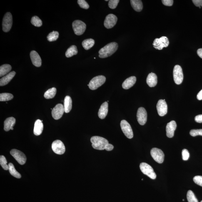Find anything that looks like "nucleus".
<instances>
[{
    "instance_id": "f257e3e1",
    "label": "nucleus",
    "mask_w": 202,
    "mask_h": 202,
    "mask_svg": "<svg viewBox=\"0 0 202 202\" xmlns=\"http://www.w3.org/2000/svg\"><path fill=\"white\" fill-rule=\"evenodd\" d=\"M118 47V44L116 42L108 43L101 48L98 52L99 57L105 58L111 56L117 51Z\"/></svg>"
},
{
    "instance_id": "f03ea898",
    "label": "nucleus",
    "mask_w": 202,
    "mask_h": 202,
    "mask_svg": "<svg viewBox=\"0 0 202 202\" xmlns=\"http://www.w3.org/2000/svg\"><path fill=\"white\" fill-rule=\"evenodd\" d=\"M92 146L95 149L103 150L105 149L108 141L106 138L101 137L93 136L91 138Z\"/></svg>"
},
{
    "instance_id": "7ed1b4c3",
    "label": "nucleus",
    "mask_w": 202,
    "mask_h": 202,
    "mask_svg": "<svg viewBox=\"0 0 202 202\" xmlns=\"http://www.w3.org/2000/svg\"><path fill=\"white\" fill-rule=\"evenodd\" d=\"M106 80V78L104 76H97L91 80L88 86H89L90 89L94 90L104 84Z\"/></svg>"
},
{
    "instance_id": "20e7f679",
    "label": "nucleus",
    "mask_w": 202,
    "mask_h": 202,
    "mask_svg": "<svg viewBox=\"0 0 202 202\" xmlns=\"http://www.w3.org/2000/svg\"><path fill=\"white\" fill-rule=\"evenodd\" d=\"M72 27L75 34L77 35H81L86 31V25L83 21L76 20L73 22Z\"/></svg>"
},
{
    "instance_id": "39448f33",
    "label": "nucleus",
    "mask_w": 202,
    "mask_h": 202,
    "mask_svg": "<svg viewBox=\"0 0 202 202\" xmlns=\"http://www.w3.org/2000/svg\"><path fill=\"white\" fill-rule=\"evenodd\" d=\"M140 168L143 173L147 175L151 179H155L156 178V174L153 171V168L148 163H141L140 165Z\"/></svg>"
},
{
    "instance_id": "423d86ee",
    "label": "nucleus",
    "mask_w": 202,
    "mask_h": 202,
    "mask_svg": "<svg viewBox=\"0 0 202 202\" xmlns=\"http://www.w3.org/2000/svg\"><path fill=\"white\" fill-rule=\"evenodd\" d=\"M174 80L177 85L181 84L182 83L183 75L182 69L179 65H177L174 66L173 71Z\"/></svg>"
},
{
    "instance_id": "0eeeda50",
    "label": "nucleus",
    "mask_w": 202,
    "mask_h": 202,
    "mask_svg": "<svg viewBox=\"0 0 202 202\" xmlns=\"http://www.w3.org/2000/svg\"><path fill=\"white\" fill-rule=\"evenodd\" d=\"M169 44L168 38L166 36H162L160 38L155 39L153 41V45L155 49L162 50L163 48L167 47Z\"/></svg>"
},
{
    "instance_id": "6e6552de",
    "label": "nucleus",
    "mask_w": 202,
    "mask_h": 202,
    "mask_svg": "<svg viewBox=\"0 0 202 202\" xmlns=\"http://www.w3.org/2000/svg\"><path fill=\"white\" fill-rule=\"evenodd\" d=\"M13 25V17L11 13H7L5 15L2 21L3 31L7 32L11 29Z\"/></svg>"
},
{
    "instance_id": "1a4fd4ad",
    "label": "nucleus",
    "mask_w": 202,
    "mask_h": 202,
    "mask_svg": "<svg viewBox=\"0 0 202 202\" xmlns=\"http://www.w3.org/2000/svg\"><path fill=\"white\" fill-rule=\"evenodd\" d=\"M152 157L155 161L159 163L163 162L164 159V154L162 150L157 148L152 149L151 151Z\"/></svg>"
},
{
    "instance_id": "9d476101",
    "label": "nucleus",
    "mask_w": 202,
    "mask_h": 202,
    "mask_svg": "<svg viewBox=\"0 0 202 202\" xmlns=\"http://www.w3.org/2000/svg\"><path fill=\"white\" fill-rule=\"evenodd\" d=\"M10 154L18 163L24 165L26 163V157L22 152L16 149H13L10 151Z\"/></svg>"
},
{
    "instance_id": "9b49d317",
    "label": "nucleus",
    "mask_w": 202,
    "mask_h": 202,
    "mask_svg": "<svg viewBox=\"0 0 202 202\" xmlns=\"http://www.w3.org/2000/svg\"><path fill=\"white\" fill-rule=\"evenodd\" d=\"M122 130L125 136L129 139L133 138V133L132 129L129 123L126 120H123L120 123Z\"/></svg>"
},
{
    "instance_id": "f8f14e48",
    "label": "nucleus",
    "mask_w": 202,
    "mask_h": 202,
    "mask_svg": "<svg viewBox=\"0 0 202 202\" xmlns=\"http://www.w3.org/2000/svg\"><path fill=\"white\" fill-rule=\"evenodd\" d=\"M52 149L55 153L58 155L64 154L65 152V147L63 143L60 140H56L52 144Z\"/></svg>"
},
{
    "instance_id": "ddd939ff",
    "label": "nucleus",
    "mask_w": 202,
    "mask_h": 202,
    "mask_svg": "<svg viewBox=\"0 0 202 202\" xmlns=\"http://www.w3.org/2000/svg\"><path fill=\"white\" fill-rule=\"evenodd\" d=\"M64 112V106L61 104L57 105L52 111V116L54 119H61Z\"/></svg>"
},
{
    "instance_id": "4468645a",
    "label": "nucleus",
    "mask_w": 202,
    "mask_h": 202,
    "mask_svg": "<svg viewBox=\"0 0 202 202\" xmlns=\"http://www.w3.org/2000/svg\"><path fill=\"white\" fill-rule=\"evenodd\" d=\"M118 20L117 17L113 14H109L106 16L104 21V26L108 29H111L116 24Z\"/></svg>"
},
{
    "instance_id": "2eb2a0df",
    "label": "nucleus",
    "mask_w": 202,
    "mask_h": 202,
    "mask_svg": "<svg viewBox=\"0 0 202 202\" xmlns=\"http://www.w3.org/2000/svg\"><path fill=\"white\" fill-rule=\"evenodd\" d=\"M137 117L138 123L140 125L143 126L146 123L147 120V113L144 108L141 107L138 108Z\"/></svg>"
},
{
    "instance_id": "dca6fc26",
    "label": "nucleus",
    "mask_w": 202,
    "mask_h": 202,
    "mask_svg": "<svg viewBox=\"0 0 202 202\" xmlns=\"http://www.w3.org/2000/svg\"><path fill=\"white\" fill-rule=\"evenodd\" d=\"M156 108L158 115L160 116H165L167 112V105L165 100H160L156 105Z\"/></svg>"
},
{
    "instance_id": "f3484780",
    "label": "nucleus",
    "mask_w": 202,
    "mask_h": 202,
    "mask_svg": "<svg viewBox=\"0 0 202 202\" xmlns=\"http://www.w3.org/2000/svg\"><path fill=\"white\" fill-rule=\"evenodd\" d=\"M177 127V124L174 121H170L168 123L166 126V135L169 138H173L174 135V133Z\"/></svg>"
},
{
    "instance_id": "a211bd4d",
    "label": "nucleus",
    "mask_w": 202,
    "mask_h": 202,
    "mask_svg": "<svg viewBox=\"0 0 202 202\" xmlns=\"http://www.w3.org/2000/svg\"><path fill=\"white\" fill-rule=\"evenodd\" d=\"M30 57L33 64L37 67H39L42 64V60L39 55L36 51H32L30 53Z\"/></svg>"
},
{
    "instance_id": "6ab92c4d",
    "label": "nucleus",
    "mask_w": 202,
    "mask_h": 202,
    "mask_svg": "<svg viewBox=\"0 0 202 202\" xmlns=\"http://www.w3.org/2000/svg\"><path fill=\"white\" fill-rule=\"evenodd\" d=\"M16 119L13 117L7 118L5 120L4 123V130L6 131H8L10 130H13V127L16 123Z\"/></svg>"
},
{
    "instance_id": "aec40b11",
    "label": "nucleus",
    "mask_w": 202,
    "mask_h": 202,
    "mask_svg": "<svg viewBox=\"0 0 202 202\" xmlns=\"http://www.w3.org/2000/svg\"><path fill=\"white\" fill-rule=\"evenodd\" d=\"M108 103L105 101L101 105L98 112V116L101 119H104L108 114Z\"/></svg>"
},
{
    "instance_id": "412c9836",
    "label": "nucleus",
    "mask_w": 202,
    "mask_h": 202,
    "mask_svg": "<svg viewBox=\"0 0 202 202\" xmlns=\"http://www.w3.org/2000/svg\"><path fill=\"white\" fill-rule=\"evenodd\" d=\"M16 72L14 71L8 73L0 80V86H3L8 84L16 75Z\"/></svg>"
},
{
    "instance_id": "4be33fe9",
    "label": "nucleus",
    "mask_w": 202,
    "mask_h": 202,
    "mask_svg": "<svg viewBox=\"0 0 202 202\" xmlns=\"http://www.w3.org/2000/svg\"><path fill=\"white\" fill-rule=\"evenodd\" d=\"M146 83L151 87L156 86L157 83V76L154 73H150L147 78Z\"/></svg>"
},
{
    "instance_id": "5701e85b",
    "label": "nucleus",
    "mask_w": 202,
    "mask_h": 202,
    "mask_svg": "<svg viewBox=\"0 0 202 202\" xmlns=\"http://www.w3.org/2000/svg\"><path fill=\"white\" fill-rule=\"evenodd\" d=\"M136 81V78L134 76L130 77L123 82L122 87L123 89H129L134 85Z\"/></svg>"
},
{
    "instance_id": "b1692460",
    "label": "nucleus",
    "mask_w": 202,
    "mask_h": 202,
    "mask_svg": "<svg viewBox=\"0 0 202 202\" xmlns=\"http://www.w3.org/2000/svg\"><path fill=\"white\" fill-rule=\"evenodd\" d=\"M43 129V125L41 120H37L35 123L33 133L36 136H39L42 133Z\"/></svg>"
},
{
    "instance_id": "393cba45",
    "label": "nucleus",
    "mask_w": 202,
    "mask_h": 202,
    "mask_svg": "<svg viewBox=\"0 0 202 202\" xmlns=\"http://www.w3.org/2000/svg\"><path fill=\"white\" fill-rule=\"evenodd\" d=\"M64 108L65 113H69L72 108V100L69 96H66L64 98Z\"/></svg>"
},
{
    "instance_id": "a878e982",
    "label": "nucleus",
    "mask_w": 202,
    "mask_h": 202,
    "mask_svg": "<svg viewBox=\"0 0 202 202\" xmlns=\"http://www.w3.org/2000/svg\"><path fill=\"white\" fill-rule=\"evenodd\" d=\"M132 7L135 11L141 12L143 8L142 2L141 0H131L130 1Z\"/></svg>"
},
{
    "instance_id": "bb28decb",
    "label": "nucleus",
    "mask_w": 202,
    "mask_h": 202,
    "mask_svg": "<svg viewBox=\"0 0 202 202\" xmlns=\"http://www.w3.org/2000/svg\"><path fill=\"white\" fill-rule=\"evenodd\" d=\"M12 67L10 65L5 64L2 65L0 67V77L4 76L8 74L10 72Z\"/></svg>"
},
{
    "instance_id": "cd10ccee",
    "label": "nucleus",
    "mask_w": 202,
    "mask_h": 202,
    "mask_svg": "<svg viewBox=\"0 0 202 202\" xmlns=\"http://www.w3.org/2000/svg\"><path fill=\"white\" fill-rule=\"evenodd\" d=\"M95 44V41L93 39H86L83 42L82 46L83 48L86 50L90 49Z\"/></svg>"
},
{
    "instance_id": "c85d7f7f",
    "label": "nucleus",
    "mask_w": 202,
    "mask_h": 202,
    "mask_svg": "<svg viewBox=\"0 0 202 202\" xmlns=\"http://www.w3.org/2000/svg\"><path fill=\"white\" fill-rule=\"evenodd\" d=\"M78 51L77 48L75 46H72L68 48L66 51L65 55L67 57H72L74 55L78 54Z\"/></svg>"
},
{
    "instance_id": "c756f323",
    "label": "nucleus",
    "mask_w": 202,
    "mask_h": 202,
    "mask_svg": "<svg viewBox=\"0 0 202 202\" xmlns=\"http://www.w3.org/2000/svg\"><path fill=\"white\" fill-rule=\"evenodd\" d=\"M57 92V90L56 88L53 87L48 89L45 93L44 97L46 99H51L54 97L56 96Z\"/></svg>"
},
{
    "instance_id": "7c9ffc66",
    "label": "nucleus",
    "mask_w": 202,
    "mask_h": 202,
    "mask_svg": "<svg viewBox=\"0 0 202 202\" xmlns=\"http://www.w3.org/2000/svg\"><path fill=\"white\" fill-rule=\"evenodd\" d=\"M8 165V166H9V169L8 170H9V173L11 174L17 178H21V176L20 174L18 173L16 169H15L14 165L12 163H9Z\"/></svg>"
},
{
    "instance_id": "2f4dec72",
    "label": "nucleus",
    "mask_w": 202,
    "mask_h": 202,
    "mask_svg": "<svg viewBox=\"0 0 202 202\" xmlns=\"http://www.w3.org/2000/svg\"><path fill=\"white\" fill-rule=\"evenodd\" d=\"M14 98L12 94L8 93H3L0 94V101H10Z\"/></svg>"
},
{
    "instance_id": "473e14b6",
    "label": "nucleus",
    "mask_w": 202,
    "mask_h": 202,
    "mask_svg": "<svg viewBox=\"0 0 202 202\" xmlns=\"http://www.w3.org/2000/svg\"><path fill=\"white\" fill-rule=\"evenodd\" d=\"M59 37V33L57 31H53L49 33L47 37V39L50 42L56 41Z\"/></svg>"
},
{
    "instance_id": "72a5a7b5",
    "label": "nucleus",
    "mask_w": 202,
    "mask_h": 202,
    "mask_svg": "<svg viewBox=\"0 0 202 202\" xmlns=\"http://www.w3.org/2000/svg\"><path fill=\"white\" fill-rule=\"evenodd\" d=\"M31 23L35 26L39 27L42 25V22L38 17L35 16L31 18Z\"/></svg>"
},
{
    "instance_id": "f704fd0d",
    "label": "nucleus",
    "mask_w": 202,
    "mask_h": 202,
    "mask_svg": "<svg viewBox=\"0 0 202 202\" xmlns=\"http://www.w3.org/2000/svg\"><path fill=\"white\" fill-rule=\"evenodd\" d=\"M187 198L188 202H198L194 193L191 190L188 191L187 194Z\"/></svg>"
},
{
    "instance_id": "c9c22d12",
    "label": "nucleus",
    "mask_w": 202,
    "mask_h": 202,
    "mask_svg": "<svg viewBox=\"0 0 202 202\" xmlns=\"http://www.w3.org/2000/svg\"><path fill=\"white\" fill-rule=\"evenodd\" d=\"M7 161L6 157L3 155L0 156V164L2 168L5 170H8L9 169V166L7 164Z\"/></svg>"
},
{
    "instance_id": "e433bc0d",
    "label": "nucleus",
    "mask_w": 202,
    "mask_h": 202,
    "mask_svg": "<svg viewBox=\"0 0 202 202\" xmlns=\"http://www.w3.org/2000/svg\"><path fill=\"white\" fill-rule=\"evenodd\" d=\"M78 3L80 7L83 9H87L90 7L89 5L85 0H78Z\"/></svg>"
},
{
    "instance_id": "4c0bfd02",
    "label": "nucleus",
    "mask_w": 202,
    "mask_h": 202,
    "mask_svg": "<svg viewBox=\"0 0 202 202\" xmlns=\"http://www.w3.org/2000/svg\"><path fill=\"white\" fill-rule=\"evenodd\" d=\"M119 2V0H110L108 2V6L111 9H114L117 6Z\"/></svg>"
},
{
    "instance_id": "58836bf2",
    "label": "nucleus",
    "mask_w": 202,
    "mask_h": 202,
    "mask_svg": "<svg viewBox=\"0 0 202 202\" xmlns=\"http://www.w3.org/2000/svg\"><path fill=\"white\" fill-rule=\"evenodd\" d=\"M190 134L193 137L199 136V135L202 136V129L192 130L190 132Z\"/></svg>"
},
{
    "instance_id": "ea45409f",
    "label": "nucleus",
    "mask_w": 202,
    "mask_h": 202,
    "mask_svg": "<svg viewBox=\"0 0 202 202\" xmlns=\"http://www.w3.org/2000/svg\"><path fill=\"white\" fill-rule=\"evenodd\" d=\"M193 181L196 184L202 187V176H195L193 178Z\"/></svg>"
},
{
    "instance_id": "a19ab883",
    "label": "nucleus",
    "mask_w": 202,
    "mask_h": 202,
    "mask_svg": "<svg viewBox=\"0 0 202 202\" xmlns=\"http://www.w3.org/2000/svg\"><path fill=\"white\" fill-rule=\"evenodd\" d=\"M182 159L184 161H187L189 157V153L186 149H183L182 150Z\"/></svg>"
},
{
    "instance_id": "79ce46f5",
    "label": "nucleus",
    "mask_w": 202,
    "mask_h": 202,
    "mask_svg": "<svg viewBox=\"0 0 202 202\" xmlns=\"http://www.w3.org/2000/svg\"><path fill=\"white\" fill-rule=\"evenodd\" d=\"M162 2L164 6H172L174 1L173 0H163Z\"/></svg>"
},
{
    "instance_id": "37998d69",
    "label": "nucleus",
    "mask_w": 202,
    "mask_h": 202,
    "mask_svg": "<svg viewBox=\"0 0 202 202\" xmlns=\"http://www.w3.org/2000/svg\"><path fill=\"white\" fill-rule=\"evenodd\" d=\"M192 1L195 6L199 7L200 8L202 6V0H193Z\"/></svg>"
},
{
    "instance_id": "c03bdc74",
    "label": "nucleus",
    "mask_w": 202,
    "mask_h": 202,
    "mask_svg": "<svg viewBox=\"0 0 202 202\" xmlns=\"http://www.w3.org/2000/svg\"><path fill=\"white\" fill-rule=\"evenodd\" d=\"M195 120L197 123H202V115H198L195 116Z\"/></svg>"
},
{
    "instance_id": "a18cd8bd",
    "label": "nucleus",
    "mask_w": 202,
    "mask_h": 202,
    "mask_svg": "<svg viewBox=\"0 0 202 202\" xmlns=\"http://www.w3.org/2000/svg\"><path fill=\"white\" fill-rule=\"evenodd\" d=\"M113 148H114V146H113V145L108 143V144L106 145V148H105V150L107 151H111L113 149Z\"/></svg>"
},
{
    "instance_id": "49530a36",
    "label": "nucleus",
    "mask_w": 202,
    "mask_h": 202,
    "mask_svg": "<svg viewBox=\"0 0 202 202\" xmlns=\"http://www.w3.org/2000/svg\"><path fill=\"white\" fill-rule=\"evenodd\" d=\"M197 98L199 101L202 100V90L199 92L197 95Z\"/></svg>"
},
{
    "instance_id": "de8ad7c7",
    "label": "nucleus",
    "mask_w": 202,
    "mask_h": 202,
    "mask_svg": "<svg viewBox=\"0 0 202 202\" xmlns=\"http://www.w3.org/2000/svg\"><path fill=\"white\" fill-rule=\"evenodd\" d=\"M197 52V54L199 56L200 58H202V48L199 49Z\"/></svg>"
},
{
    "instance_id": "09e8293b",
    "label": "nucleus",
    "mask_w": 202,
    "mask_h": 202,
    "mask_svg": "<svg viewBox=\"0 0 202 202\" xmlns=\"http://www.w3.org/2000/svg\"><path fill=\"white\" fill-rule=\"evenodd\" d=\"M108 1V0H106V1Z\"/></svg>"
},
{
    "instance_id": "8fccbe9b",
    "label": "nucleus",
    "mask_w": 202,
    "mask_h": 202,
    "mask_svg": "<svg viewBox=\"0 0 202 202\" xmlns=\"http://www.w3.org/2000/svg\"><path fill=\"white\" fill-rule=\"evenodd\" d=\"M183 201H184V199H183Z\"/></svg>"
},
{
    "instance_id": "3c124183",
    "label": "nucleus",
    "mask_w": 202,
    "mask_h": 202,
    "mask_svg": "<svg viewBox=\"0 0 202 202\" xmlns=\"http://www.w3.org/2000/svg\"><path fill=\"white\" fill-rule=\"evenodd\" d=\"M143 178H142V181H143Z\"/></svg>"
},
{
    "instance_id": "603ef678",
    "label": "nucleus",
    "mask_w": 202,
    "mask_h": 202,
    "mask_svg": "<svg viewBox=\"0 0 202 202\" xmlns=\"http://www.w3.org/2000/svg\"><path fill=\"white\" fill-rule=\"evenodd\" d=\"M201 202H202V201H201Z\"/></svg>"
}]
</instances>
